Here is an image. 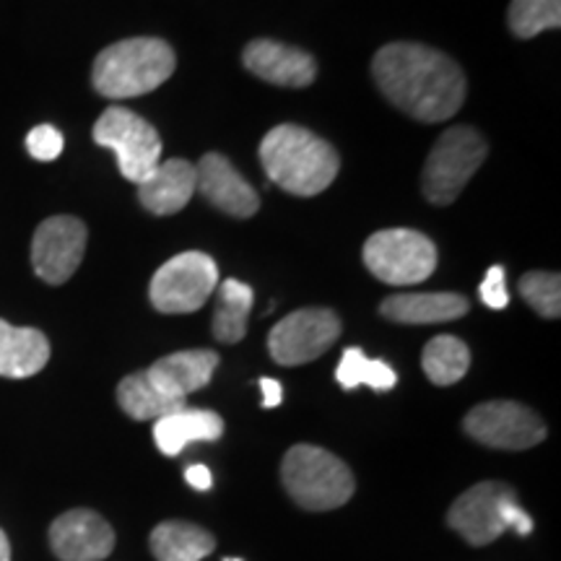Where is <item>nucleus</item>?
I'll return each mask as SVG.
<instances>
[{
    "label": "nucleus",
    "mask_w": 561,
    "mask_h": 561,
    "mask_svg": "<svg viewBox=\"0 0 561 561\" xmlns=\"http://www.w3.org/2000/svg\"><path fill=\"white\" fill-rule=\"evenodd\" d=\"M371 76L385 100L419 123H445L466 102L468 81L458 62L416 42L380 47Z\"/></svg>",
    "instance_id": "obj_1"
},
{
    "label": "nucleus",
    "mask_w": 561,
    "mask_h": 561,
    "mask_svg": "<svg viewBox=\"0 0 561 561\" xmlns=\"http://www.w3.org/2000/svg\"><path fill=\"white\" fill-rule=\"evenodd\" d=\"M261 164L280 191L312 198L333 185L341 159L328 140L301 125H278L261 144Z\"/></svg>",
    "instance_id": "obj_2"
},
{
    "label": "nucleus",
    "mask_w": 561,
    "mask_h": 561,
    "mask_svg": "<svg viewBox=\"0 0 561 561\" xmlns=\"http://www.w3.org/2000/svg\"><path fill=\"white\" fill-rule=\"evenodd\" d=\"M178 68L170 42L157 37H133L115 42L96 55L91 83L107 100H133L157 91Z\"/></svg>",
    "instance_id": "obj_3"
},
{
    "label": "nucleus",
    "mask_w": 561,
    "mask_h": 561,
    "mask_svg": "<svg viewBox=\"0 0 561 561\" xmlns=\"http://www.w3.org/2000/svg\"><path fill=\"white\" fill-rule=\"evenodd\" d=\"M280 481L301 510L328 512L346 504L356 491L351 468L314 445H294L280 462Z\"/></svg>",
    "instance_id": "obj_4"
},
{
    "label": "nucleus",
    "mask_w": 561,
    "mask_h": 561,
    "mask_svg": "<svg viewBox=\"0 0 561 561\" xmlns=\"http://www.w3.org/2000/svg\"><path fill=\"white\" fill-rule=\"evenodd\" d=\"M489 146L476 128L455 125L439 136L421 174V191L434 206H450L486 159Z\"/></svg>",
    "instance_id": "obj_5"
},
{
    "label": "nucleus",
    "mask_w": 561,
    "mask_h": 561,
    "mask_svg": "<svg viewBox=\"0 0 561 561\" xmlns=\"http://www.w3.org/2000/svg\"><path fill=\"white\" fill-rule=\"evenodd\" d=\"M364 265L375 278L390 286L426 280L437 268V248L416 229H382L364 242Z\"/></svg>",
    "instance_id": "obj_6"
},
{
    "label": "nucleus",
    "mask_w": 561,
    "mask_h": 561,
    "mask_svg": "<svg viewBox=\"0 0 561 561\" xmlns=\"http://www.w3.org/2000/svg\"><path fill=\"white\" fill-rule=\"evenodd\" d=\"M94 140L117 157L123 178L138 185L161 161V138L149 121L128 107H110L94 125Z\"/></svg>",
    "instance_id": "obj_7"
},
{
    "label": "nucleus",
    "mask_w": 561,
    "mask_h": 561,
    "mask_svg": "<svg viewBox=\"0 0 561 561\" xmlns=\"http://www.w3.org/2000/svg\"><path fill=\"white\" fill-rule=\"evenodd\" d=\"M219 286V268L206 252H180L153 273L149 297L157 312L187 314L201 310Z\"/></svg>",
    "instance_id": "obj_8"
},
{
    "label": "nucleus",
    "mask_w": 561,
    "mask_h": 561,
    "mask_svg": "<svg viewBox=\"0 0 561 561\" xmlns=\"http://www.w3.org/2000/svg\"><path fill=\"white\" fill-rule=\"evenodd\" d=\"M341 318L328 307H305L286 314L268 335V351L280 367L314 362L339 341Z\"/></svg>",
    "instance_id": "obj_9"
},
{
    "label": "nucleus",
    "mask_w": 561,
    "mask_h": 561,
    "mask_svg": "<svg viewBox=\"0 0 561 561\" xmlns=\"http://www.w3.org/2000/svg\"><path fill=\"white\" fill-rule=\"evenodd\" d=\"M462 430L494 450H530L546 439V424L536 411L515 401H489L476 405L462 419Z\"/></svg>",
    "instance_id": "obj_10"
},
{
    "label": "nucleus",
    "mask_w": 561,
    "mask_h": 561,
    "mask_svg": "<svg viewBox=\"0 0 561 561\" xmlns=\"http://www.w3.org/2000/svg\"><path fill=\"white\" fill-rule=\"evenodd\" d=\"M87 224L76 216H53L34 231L32 265L45 284L60 286L79 271L87 252Z\"/></svg>",
    "instance_id": "obj_11"
},
{
    "label": "nucleus",
    "mask_w": 561,
    "mask_h": 561,
    "mask_svg": "<svg viewBox=\"0 0 561 561\" xmlns=\"http://www.w3.org/2000/svg\"><path fill=\"white\" fill-rule=\"evenodd\" d=\"M515 491L502 481L476 483L473 489L462 491L447 510V525L471 546L494 543L502 533L510 530L502 520V504Z\"/></svg>",
    "instance_id": "obj_12"
},
{
    "label": "nucleus",
    "mask_w": 561,
    "mask_h": 561,
    "mask_svg": "<svg viewBox=\"0 0 561 561\" xmlns=\"http://www.w3.org/2000/svg\"><path fill=\"white\" fill-rule=\"evenodd\" d=\"M115 541L112 525L94 510H68L50 525V549L60 561H102Z\"/></svg>",
    "instance_id": "obj_13"
},
{
    "label": "nucleus",
    "mask_w": 561,
    "mask_h": 561,
    "mask_svg": "<svg viewBox=\"0 0 561 561\" xmlns=\"http://www.w3.org/2000/svg\"><path fill=\"white\" fill-rule=\"evenodd\" d=\"M195 191H201L210 206L234 216V219H250L261 208L255 187L221 153H206L198 161V167H195Z\"/></svg>",
    "instance_id": "obj_14"
},
{
    "label": "nucleus",
    "mask_w": 561,
    "mask_h": 561,
    "mask_svg": "<svg viewBox=\"0 0 561 561\" xmlns=\"http://www.w3.org/2000/svg\"><path fill=\"white\" fill-rule=\"evenodd\" d=\"M244 68L273 87L305 89L318 76V62L310 53L276 39H252L242 53Z\"/></svg>",
    "instance_id": "obj_15"
},
{
    "label": "nucleus",
    "mask_w": 561,
    "mask_h": 561,
    "mask_svg": "<svg viewBox=\"0 0 561 561\" xmlns=\"http://www.w3.org/2000/svg\"><path fill=\"white\" fill-rule=\"evenodd\" d=\"M195 195V164L187 159L159 161L144 182H138V201L157 216L178 214Z\"/></svg>",
    "instance_id": "obj_16"
},
{
    "label": "nucleus",
    "mask_w": 561,
    "mask_h": 561,
    "mask_svg": "<svg viewBox=\"0 0 561 561\" xmlns=\"http://www.w3.org/2000/svg\"><path fill=\"white\" fill-rule=\"evenodd\" d=\"M219 367V354L210 348H191L178 351V354L164 356V359L153 362L146 375L151 382L170 392L174 398H187L195 390H203L214 377Z\"/></svg>",
    "instance_id": "obj_17"
},
{
    "label": "nucleus",
    "mask_w": 561,
    "mask_h": 561,
    "mask_svg": "<svg viewBox=\"0 0 561 561\" xmlns=\"http://www.w3.org/2000/svg\"><path fill=\"white\" fill-rule=\"evenodd\" d=\"M471 305L462 294L437 291V294H392L382 299L380 314L398 325H434V322L460 320L468 314Z\"/></svg>",
    "instance_id": "obj_18"
},
{
    "label": "nucleus",
    "mask_w": 561,
    "mask_h": 561,
    "mask_svg": "<svg viewBox=\"0 0 561 561\" xmlns=\"http://www.w3.org/2000/svg\"><path fill=\"white\" fill-rule=\"evenodd\" d=\"M50 362V341L37 328H16L0 320V377L26 380Z\"/></svg>",
    "instance_id": "obj_19"
},
{
    "label": "nucleus",
    "mask_w": 561,
    "mask_h": 561,
    "mask_svg": "<svg viewBox=\"0 0 561 561\" xmlns=\"http://www.w3.org/2000/svg\"><path fill=\"white\" fill-rule=\"evenodd\" d=\"M224 434V419L208 409H182L153 421V442L167 458H178L191 442H216Z\"/></svg>",
    "instance_id": "obj_20"
},
{
    "label": "nucleus",
    "mask_w": 561,
    "mask_h": 561,
    "mask_svg": "<svg viewBox=\"0 0 561 561\" xmlns=\"http://www.w3.org/2000/svg\"><path fill=\"white\" fill-rule=\"evenodd\" d=\"M149 546L157 561H201L214 553L216 538L195 523L167 520L151 530Z\"/></svg>",
    "instance_id": "obj_21"
},
{
    "label": "nucleus",
    "mask_w": 561,
    "mask_h": 561,
    "mask_svg": "<svg viewBox=\"0 0 561 561\" xmlns=\"http://www.w3.org/2000/svg\"><path fill=\"white\" fill-rule=\"evenodd\" d=\"M117 403L136 421H157L185 409V398H174L170 392L157 388L151 377L146 375V369L128 375L117 385Z\"/></svg>",
    "instance_id": "obj_22"
},
{
    "label": "nucleus",
    "mask_w": 561,
    "mask_h": 561,
    "mask_svg": "<svg viewBox=\"0 0 561 561\" xmlns=\"http://www.w3.org/2000/svg\"><path fill=\"white\" fill-rule=\"evenodd\" d=\"M216 289H219V305L214 312V339L219 343H240L248 335L255 291L237 278H227Z\"/></svg>",
    "instance_id": "obj_23"
},
{
    "label": "nucleus",
    "mask_w": 561,
    "mask_h": 561,
    "mask_svg": "<svg viewBox=\"0 0 561 561\" xmlns=\"http://www.w3.org/2000/svg\"><path fill=\"white\" fill-rule=\"evenodd\" d=\"M468 367H471V348L455 335H437L426 343L421 354V369L439 388L460 382Z\"/></svg>",
    "instance_id": "obj_24"
},
{
    "label": "nucleus",
    "mask_w": 561,
    "mask_h": 561,
    "mask_svg": "<svg viewBox=\"0 0 561 561\" xmlns=\"http://www.w3.org/2000/svg\"><path fill=\"white\" fill-rule=\"evenodd\" d=\"M507 24L515 37L533 39L561 26V0H512Z\"/></svg>",
    "instance_id": "obj_25"
},
{
    "label": "nucleus",
    "mask_w": 561,
    "mask_h": 561,
    "mask_svg": "<svg viewBox=\"0 0 561 561\" xmlns=\"http://www.w3.org/2000/svg\"><path fill=\"white\" fill-rule=\"evenodd\" d=\"M520 297L541 318L557 320L561 314V278L559 273L530 271L520 278Z\"/></svg>",
    "instance_id": "obj_26"
},
{
    "label": "nucleus",
    "mask_w": 561,
    "mask_h": 561,
    "mask_svg": "<svg viewBox=\"0 0 561 561\" xmlns=\"http://www.w3.org/2000/svg\"><path fill=\"white\" fill-rule=\"evenodd\" d=\"M62 146H66V140L55 125H37L26 136V151L37 161H55L62 153Z\"/></svg>",
    "instance_id": "obj_27"
},
{
    "label": "nucleus",
    "mask_w": 561,
    "mask_h": 561,
    "mask_svg": "<svg viewBox=\"0 0 561 561\" xmlns=\"http://www.w3.org/2000/svg\"><path fill=\"white\" fill-rule=\"evenodd\" d=\"M479 297L491 310H504L510 305V294H507V278H504V268L502 265H491L483 276L481 286H479Z\"/></svg>",
    "instance_id": "obj_28"
},
{
    "label": "nucleus",
    "mask_w": 561,
    "mask_h": 561,
    "mask_svg": "<svg viewBox=\"0 0 561 561\" xmlns=\"http://www.w3.org/2000/svg\"><path fill=\"white\" fill-rule=\"evenodd\" d=\"M364 367H367V356L362 348H346L341 356L339 369H335V380L343 390H356L364 380Z\"/></svg>",
    "instance_id": "obj_29"
},
{
    "label": "nucleus",
    "mask_w": 561,
    "mask_h": 561,
    "mask_svg": "<svg viewBox=\"0 0 561 561\" xmlns=\"http://www.w3.org/2000/svg\"><path fill=\"white\" fill-rule=\"evenodd\" d=\"M398 382V375L392 371L390 364L385 362H377V359H367V367H364V380L362 385H369L371 390L377 392H385V390H392Z\"/></svg>",
    "instance_id": "obj_30"
},
{
    "label": "nucleus",
    "mask_w": 561,
    "mask_h": 561,
    "mask_svg": "<svg viewBox=\"0 0 561 561\" xmlns=\"http://www.w3.org/2000/svg\"><path fill=\"white\" fill-rule=\"evenodd\" d=\"M502 520L507 523V528H515L517 533H520V536H528V533H533L530 515L520 507V504H517V496L515 494L504 500V504H502Z\"/></svg>",
    "instance_id": "obj_31"
},
{
    "label": "nucleus",
    "mask_w": 561,
    "mask_h": 561,
    "mask_svg": "<svg viewBox=\"0 0 561 561\" xmlns=\"http://www.w3.org/2000/svg\"><path fill=\"white\" fill-rule=\"evenodd\" d=\"M261 390H263L265 409H276V405L284 403V385H280L278 380H273V377H263Z\"/></svg>",
    "instance_id": "obj_32"
},
{
    "label": "nucleus",
    "mask_w": 561,
    "mask_h": 561,
    "mask_svg": "<svg viewBox=\"0 0 561 561\" xmlns=\"http://www.w3.org/2000/svg\"><path fill=\"white\" fill-rule=\"evenodd\" d=\"M185 479L193 489H198V491H208L210 486H214V476H210L206 466H191L185 471Z\"/></svg>",
    "instance_id": "obj_33"
},
{
    "label": "nucleus",
    "mask_w": 561,
    "mask_h": 561,
    "mask_svg": "<svg viewBox=\"0 0 561 561\" xmlns=\"http://www.w3.org/2000/svg\"><path fill=\"white\" fill-rule=\"evenodd\" d=\"M0 561H11V541L3 533V528H0Z\"/></svg>",
    "instance_id": "obj_34"
},
{
    "label": "nucleus",
    "mask_w": 561,
    "mask_h": 561,
    "mask_svg": "<svg viewBox=\"0 0 561 561\" xmlns=\"http://www.w3.org/2000/svg\"><path fill=\"white\" fill-rule=\"evenodd\" d=\"M224 561H242V559H231V557H229V559H224Z\"/></svg>",
    "instance_id": "obj_35"
}]
</instances>
